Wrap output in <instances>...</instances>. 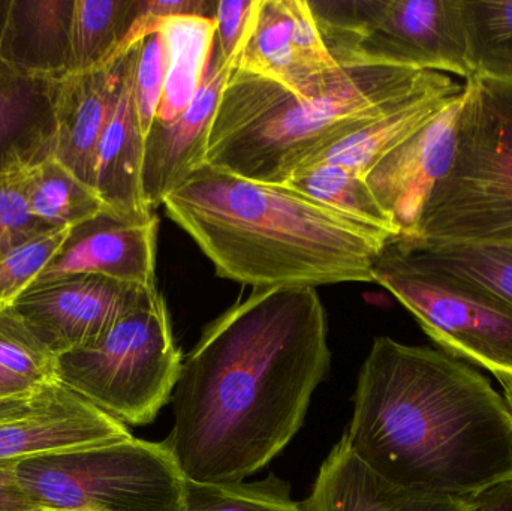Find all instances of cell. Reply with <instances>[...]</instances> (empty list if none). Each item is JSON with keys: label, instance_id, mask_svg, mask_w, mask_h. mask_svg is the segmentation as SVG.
I'll return each mask as SVG.
<instances>
[{"label": "cell", "instance_id": "f35d334b", "mask_svg": "<svg viewBox=\"0 0 512 511\" xmlns=\"http://www.w3.org/2000/svg\"><path fill=\"white\" fill-rule=\"evenodd\" d=\"M504 387V398L507 401V404L510 405L512 411V378H508V380L499 381Z\"/></svg>", "mask_w": 512, "mask_h": 511}, {"label": "cell", "instance_id": "cb8c5ba5", "mask_svg": "<svg viewBox=\"0 0 512 511\" xmlns=\"http://www.w3.org/2000/svg\"><path fill=\"white\" fill-rule=\"evenodd\" d=\"M283 186L391 236H400L396 225L370 191L366 177L342 165L316 162L298 168Z\"/></svg>", "mask_w": 512, "mask_h": 511}, {"label": "cell", "instance_id": "4fadbf2b", "mask_svg": "<svg viewBox=\"0 0 512 511\" xmlns=\"http://www.w3.org/2000/svg\"><path fill=\"white\" fill-rule=\"evenodd\" d=\"M159 218H129L107 207L69 230L56 257L38 281L72 275H98L156 288Z\"/></svg>", "mask_w": 512, "mask_h": 511}, {"label": "cell", "instance_id": "44dd1931", "mask_svg": "<svg viewBox=\"0 0 512 511\" xmlns=\"http://www.w3.org/2000/svg\"><path fill=\"white\" fill-rule=\"evenodd\" d=\"M75 0H9L0 59L38 77L71 72Z\"/></svg>", "mask_w": 512, "mask_h": 511}, {"label": "cell", "instance_id": "6da1fadb", "mask_svg": "<svg viewBox=\"0 0 512 511\" xmlns=\"http://www.w3.org/2000/svg\"><path fill=\"white\" fill-rule=\"evenodd\" d=\"M315 288L254 290L204 330L173 393L167 444L189 482L242 483L300 431L330 368Z\"/></svg>", "mask_w": 512, "mask_h": 511}, {"label": "cell", "instance_id": "4316f807", "mask_svg": "<svg viewBox=\"0 0 512 511\" xmlns=\"http://www.w3.org/2000/svg\"><path fill=\"white\" fill-rule=\"evenodd\" d=\"M462 14L472 77L512 84V0H462Z\"/></svg>", "mask_w": 512, "mask_h": 511}, {"label": "cell", "instance_id": "9c48e42d", "mask_svg": "<svg viewBox=\"0 0 512 511\" xmlns=\"http://www.w3.org/2000/svg\"><path fill=\"white\" fill-rule=\"evenodd\" d=\"M373 282L390 291L421 329L456 359L512 378V306L477 285L424 263L393 239L373 266Z\"/></svg>", "mask_w": 512, "mask_h": 511}, {"label": "cell", "instance_id": "836d02e7", "mask_svg": "<svg viewBox=\"0 0 512 511\" xmlns=\"http://www.w3.org/2000/svg\"><path fill=\"white\" fill-rule=\"evenodd\" d=\"M218 0H143L144 17L162 20L170 17H197L215 20Z\"/></svg>", "mask_w": 512, "mask_h": 511}, {"label": "cell", "instance_id": "f1b7e54d", "mask_svg": "<svg viewBox=\"0 0 512 511\" xmlns=\"http://www.w3.org/2000/svg\"><path fill=\"white\" fill-rule=\"evenodd\" d=\"M0 368L35 389L59 384L57 357L39 341L12 305H0Z\"/></svg>", "mask_w": 512, "mask_h": 511}, {"label": "cell", "instance_id": "8d00e7d4", "mask_svg": "<svg viewBox=\"0 0 512 511\" xmlns=\"http://www.w3.org/2000/svg\"><path fill=\"white\" fill-rule=\"evenodd\" d=\"M469 511H512V479L468 498Z\"/></svg>", "mask_w": 512, "mask_h": 511}, {"label": "cell", "instance_id": "5bb4252c", "mask_svg": "<svg viewBox=\"0 0 512 511\" xmlns=\"http://www.w3.org/2000/svg\"><path fill=\"white\" fill-rule=\"evenodd\" d=\"M234 65L213 48L206 77L188 108L170 122L153 120L144 138L141 174L144 200L153 212L189 174L207 164L213 119Z\"/></svg>", "mask_w": 512, "mask_h": 511}, {"label": "cell", "instance_id": "7a4b0ae2", "mask_svg": "<svg viewBox=\"0 0 512 511\" xmlns=\"http://www.w3.org/2000/svg\"><path fill=\"white\" fill-rule=\"evenodd\" d=\"M388 485L468 500L512 479V411L477 369L444 351L376 338L343 435Z\"/></svg>", "mask_w": 512, "mask_h": 511}, {"label": "cell", "instance_id": "83f0119b", "mask_svg": "<svg viewBox=\"0 0 512 511\" xmlns=\"http://www.w3.org/2000/svg\"><path fill=\"white\" fill-rule=\"evenodd\" d=\"M185 511H309L289 497L276 477L251 483H195L186 480Z\"/></svg>", "mask_w": 512, "mask_h": 511}, {"label": "cell", "instance_id": "ba28073f", "mask_svg": "<svg viewBox=\"0 0 512 511\" xmlns=\"http://www.w3.org/2000/svg\"><path fill=\"white\" fill-rule=\"evenodd\" d=\"M18 479L45 509L185 511L186 479L164 443H119L29 459Z\"/></svg>", "mask_w": 512, "mask_h": 511}, {"label": "cell", "instance_id": "277c9868", "mask_svg": "<svg viewBox=\"0 0 512 511\" xmlns=\"http://www.w3.org/2000/svg\"><path fill=\"white\" fill-rule=\"evenodd\" d=\"M325 92L300 96L234 65L210 131L207 164L255 182L285 185L307 159L373 122L442 72L343 66Z\"/></svg>", "mask_w": 512, "mask_h": 511}, {"label": "cell", "instance_id": "ffe728a7", "mask_svg": "<svg viewBox=\"0 0 512 511\" xmlns=\"http://www.w3.org/2000/svg\"><path fill=\"white\" fill-rule=\"evenodd\" d=\"M309 511H469L468 500L427 497L388 485L340 440L319 470Z\"/></svg>", "mask_w": 512, "mask_h": 511}, {"label": "cell", "instance_id": "e0dca14e", "mask_svg": "<svg viewBox=\"0 0 512 511\" xmlns=\"http://www.w3.org/2000/svg\"><path fill=\"white\" fill-rule=\"evenodd\" d=\"M59 83L0 59V174L29 170L53 156Z\"/></svg>", "mask_w": 512, "mask_h": 511}, {"label": "cell", "instance_id": "30bf717a", "mask_svg": "<svg viewBox=\"0 0 512 511\" xmlns=\"http://www.w3.org/2000/svg\"><path fill=\"white\" fill-rule=\"evenodd\" d=\"M158 288L98 275H72L33 284L12 306L39 341L59 357L107 335L123 318L152 305Z\"/></svg>", "mask_w": 512, "mask_h": 511}, {"label": "cell", "instance_id": "5b68a950", "mask_svg": "<svg viewBox=\"0 0 512 511\" xmlns=\"http://www.w3.org/2000/svg\"><path fill=\"white\" fill-rule=\"evenodd\" d=\"M408 239L512 245V84L466 81L453 162Z\"/></svg>", "mask_w": 512, "mask_h": 511}, {"label": "cell", "instance_id": "52a82bcc", "mask_svg": "<svg viewBox=\"0 0 512 511\" xmlns=\"http://www.w3.org/2000/svg\"><path fill=\"white\" fill-rule=\"evenodd\" d=\"M182 363L159 294L95 344L57 357V381L123 425H149L173 398Z\"/></svg>", "mask_w": 512, "mask_h": 511}, {"label": "cell", "instance_id": "8fae6325", "mask_svg": "<svg viewBox=\"0 0 512 511\" xmlns=\"http://www.w3.org/2000/svg\"><path fill=\"white\" fill-rule=\"evenodd\" d=\"M236 68L300 96L325 92L345 72L328 53L309 0H261Z\"/></svg>", "mask_w": 512, "mask_h": 511}, {"label": "cell", "instance_id": "74e56055", "mask_svg": "<svg viewBox=\"0 0 512 511\" xmlns=\"http://www.w3.org/2000/svg\"><path fill=\"white\" fill-rule=\"evenodd\" d=\"M45 389V387H44ZM41 389H35L21 378L15 377L6 369L0 368V401L5 399L17 398V396L29 395V393L38 392Z\"/></svg>", "mask_w": 512, "mask_h": 511}, {"label": "cell", "instance_id": "ac0fdd59", "mask_svg": "<svg viewBox=\"0 0 512 511\" xmlns=\"http://www.w3.org/2000/svg\"><path fill=\"white\" fill-rule=\"evenodd\" d=\"M140 41L132 45L131 60L113 114L96 150L95 189L107 207L129 218H149L156 212L143 195L144 135L135 101V63Z\"/></svg>", "mask_w": 512, "mask_h": 511}, {"label": "cell", "instance_id": "3957f363", "mask_svg": "<svg viewBox=\"0 0 512 511\" xmlns=\"http://www.w3.org/2000/svg\"><path fill=\"white\" fill-rule=\"evenodd\" d=\"M162 206L218 276L255 290L373 282L376 258L396 239L286 186L209 164Z\"/></svg>", "mask_w": 512, "mask_h": 511}, {"label": "cell", "instance_id": "1f68e13d", "mask_svg": "<svg viewBox=\"0 0 512 511\" xmlns=\"http://www.w3.org/2000/svg\"><path fill=\"white\" fill-rule=\"evenodd\" d=\"M168 45L164 33L149 29L140 39L135 63V101L144 135L158 114L159 102L164 93L168 75Z\"/></svg>", "mask_w": 512, "mask_h": 511}, {"label": "cell", "instance_id": "60d3db41", "mask_svg": "<svg viewBox=\"0 0 512 511\" xmlns=\"http://www.w3.org/2000/svg\"><path fill=\"white\" fill-rule=\"evenodd\" d=\"M44 511H71V510H57V509H47V510H44Z\"/></svg>", "mask_w": 512, "mask_h": 511}, {"label": "cell", "instance_id": "8992f818", "mask_svg": "<svg viewBox=\"0 0 512 511\" xmlns=\"http://www.w3.org/2000/svg\"><path fill=\"white\" fill-rule=\"evenodd\" d=\"M340 66H403L472 77L462 0H309Z\"/></svg>", "mask_w": 512, "mask_h": 511}, {"label": "cell", "instance_id": "484cf974", "mask_svg": "<svg viewBox=\"0 0 512 511\" xmlns=\"http://www.w3.org/2000/svg\"><path fill=\"white\" fill-rule=\"evenodd\" d=\"M397 240L424 263L477 285L512 306V245Z\"/></svg>", "mask_w": 512, "mask_h": 511}, {"label": "cell", "instance_id": "9a60e30c", "mask_svg": "<svg viewBox=\"0 0 512 511\" xmlns=\"http://www.w3.org/2000/svg\"><path fill=\"white\" fill-rule=\"evenodd\" d=\"M131 437L122 422L57 384L41 408L0 423V467H17L29 459L119 443Z\"/></svg>", "mask_w": 512, "mask_h": 511}, {"label": "cell", "instance_id": "d6986e66", "mask_svg": "<svg viewBox=\"0 0 512 511\" xmlns=\"http://www.w3.org/2000/svg\"><path fill=\"white\" fill-rule=\"evenodd\" d=\"M463 90L465 84L456 83L448 74H441L438 80L418 90L378 119L334 141L327 149L307 159L301 167L328 162L366 177L379 159L432 122L462 95Z\"/></svg>", "mask_w": 512, "mask_h": 511}, {"label": "cell", "instance_id": "d590c367", "mask_svg": "<svg viewBox=\"0 0 512 511\" xmlns=\"http://www.w3.org/2000/svg\"><path fill=\"white\" fill-rule=\"evenodd\" d=\"M56 387L57 384H54V386L45 387V389L38 390V392L29 393V395L0 401V423L20 419V417L38 410L50 399Z\"/></svg>", "mask_w": 512, "mask_h": 511}, {"label": "cell", "instance_id": "7402d4cb", "mask_svg": "<svg viewBox=\"0 0 512 511\" xmlns=\"http://www.w3.org/2000/svg\"><path fill=\"white\" fill-rule=\"evenodd\" d=\"M164 33L168 45V75L156 119L170 122L183 113L200 89L215 48V20L197 17H170L150 20L141 15L134 38L149 29Z\"/></svg>", "mask_w": 512, "mask_h": 511}, {"label": "cell", "instance_id": "4dcf8cb0", "mask_svg": "<svg viewBox=\"0 0 512 511\" xmlns=\"http://www.w3.org/2000/svg\"><path fill=\"white\" fill-rule=\"evenodd\" d=\"M26 179L27 170L0 174V260L53 231L30 212Z\"/></svg>", "mask_w": 512, "mask_h": 511}, {"label": "cell", "instance_id": "f546056e", "mask_svg": "<svg viewBox=\"0 0 512 511\" xmlns=\"http://www.w3.org/2000/svg\"><path fill=\"white\" fill-rule=\"evenodd\" d=\"M69 230L71 228L44 234L0 260V305H12L38 281L62 248Z\"/></svg>", "mask_w": 512, "mask_h": 511}, {"label": "cell", "instance_id": "7c38bea8", "mask_svg": "<svg viewBox=\"0 0 512 511\" xmlns=\"http://www.w3.org/2000/svg\"><path fill=\"white\" fill-rule=\"evenodd\" d=\"M463 95L465 90L367 173V185L396 225L399 237L414 236L427 200L450 170Z\"/></svg>", "mask_w": 512, "mask_h": 511}, {"label": "cell", "instance_id": "d6a6232c", "mask_svg": "<svg viewBox=\"0 0 512 511\" xmlns=\"http://www.w3.org/2000/svg\"><path fill=\"white\" fill-rule=\"evenodd\" d=\"M261 0H218L215 50L224 62H236L254 30Z\"/></svg>", "mask_w": 512, "mask_h": 511}, {"label": "cell", "instance_id": "e575fe53", "mask_svg": "<svg viewBox=\"0 0 512 511\" xmlns=\"http://www.w3.org/2000/svg\"><path fill=\"white\" fill-rule=\"evenodd\" d=\"M21 485L15 467H0V511H44Z\"/></svg>", "mask_w": 512, "mask_h": 511}, {"label": "cell", "instance_id": "2e32d148", "mask_svg": "<svg viewBox=\"0 0 512 511\" xmlns=\"http://www.w3.org/2000/svg\"><path fill=\"white\" fill-rule=\"evenodd\" d=\"M132 45L107 65L60 78L53 158L93 189L96 150L119 99Z\"/></svg>", "mask_w": 512, "mask_h": 511}, {"label": "cell", "instance_id": "603a6c76", "mask_svg": "<svg viewBox=\"0 0 512 511\" xmlns=\"http://www.w3.org/2000/svg\"><path fill=\"white\" fill-rule=\"evenodd\" d=\"M143 0H75L71 72L107 65L134 42ZM69 72V74H71Z\"/></svg>", "mask_w": 512, "mask_h": 511}, {"label": "cell", "instance_id": "d4e9b609", "mask_svg": "<svg viewBox=\"0 0 512 511\" xmlns=\"http://www.w3.org/2000/svg\"><path fill=\"white\" fill-rule=\"evenodd\" d=\"M30 212L50 230H68L107 209L96 189L81 182L53 156L27 170Z\"/></svg>", "mask_w": 512, "mask_h": 511}, {"label": "cell", "instance_id": "ab89813d", "mask_svg": "<svg viewBox=\"0 0 512 511\" xmlns=\"http://www.w3.org/2000/svg\"><path fill=\"white\" fill-rule=\"evenodd\" d=\"M9 0H0V39H2L3 27H5L6 12H8Z\"/></svg>", "mask_w": 512, "mask_h": 511}]
</instances>
